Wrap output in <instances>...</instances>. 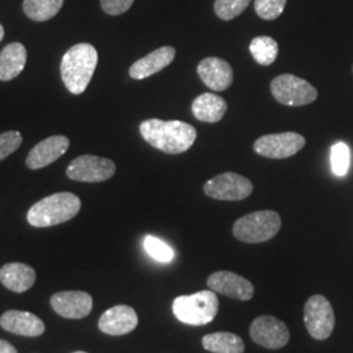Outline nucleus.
Segmentation results:
<instances>
[{
  "instance_id": "1",
  "label": "nucleus",
  "mask_w": 353,
  "mask_h": 353,
  "mask_svg": "<svg viewBox=\"0 0 353 353\" xmlns=\"http://www.w3.org/2000/svg\"><path fill=\"white\" fill-rule=\"evenodd\" d=\"M140 134L153 148L168 154L189 151L196 140V128L181 121L147 119L140 123Z\"/></svg>"
},
{
  "instance_id": "2",
  "label": "nucleus",
  "mask_w": 353,
  "mask_h": 353,
  "mask_svg": "<svg viewBox=\"0 0 353 353\" xmlns=\"http://www.w3.org/2000/svg\"><path fill=\"white\" fill-rule=\"evenodd\" d=\"M99 63V52L90 43H77L65 51L61 63V75L65 88L81 94L89 85Z\"/></svg>"
},
{
  "instance_id": "3",
  "label": "nucleus",
  "mask_w": 353,
  "mask_h": 353,
  "mask_svg": "<svg viewBox=\"0 0 353 353\" xmlns=\"http://www.w3.org/2000/svg\"><path fill=\"white\" fill-rule=\"evenodd\" d=\"M81 201L72 192H57L30 207L26 219L34 228H49L70 221L79 214Z\"/></svg>"
},
{
  "instance_id": "4",
  "label": "nucleus",
  "mask_w": 353,
  "mask_h": 353,
  "mask_svg": "<svg viewBox=\"0 0 353 353\" xmlns=\"http://www.w3.org/2000/svg\"><path fill=\"white\" fill-rule=\"evenodd\" d=\"M217 312L219 300L214 290L179 296L173 301V313L176 319L190 326H204L212 322Z\"/></svg>"
},
{
  "instance_id": "5",
  "label": "nucleus",
  "mask_w": 353,
  "mask_h": 353,
  "mask_svg": "<svg viewBox=\"0 0 353 353\" xmlns=\"http://www.w3.org/2000/svg\"><path fill=\"white\" fill-rule=\"evenodd\" d=\"M281 228V219L275 211H258L239 219L233 234L245 243H261L274 239Z\"/></svg>"
},
{
  "instance_id": "6",
  "label": "nucleus",
  "mask_w": 353,
  "mask_h": 353,
  "mask_svg": "<svg viewBox=\"0 0 353 353\" xmlns=\"http://www.w3.org/2000/svg\"><path fill=\"white\" fill-rule=\"evenodd\" d=\"M271 93L276 101L285 106H305L318 97L316 89L301 77L284 74L271 81Z\"/></svg>"
},
{
  "instance_id": "7",
  "label": "nucleus",
  "mask_w": 353,
  "mask_h": 353,
  "mask_svg": "<svg viewBox=\"0 0 353 353\" xmlns=\"http://www.w3.org/2000/svg\"><path fill=\"white\" fill-rule=\"evenodd\" d=\"M303 322L314 339H327L335 327V314L326 297L316 294L306 301L303 307Z\"/></svg>"
},
{
  "instance_id": "8",
  "label": "nucleus",
  "mask_w": 353,
  "mask_h": 353,
  "mask_svg": "<svg viewBox=\"0 0 353 353\" xmlns=\"http://www.w3.org/2000/svg\"><path fill=\"white\" fill-rule=\"evenodd\" d=\"M252 190L254 186L250 179L232 172H227L214 176L212 179H210L203 188V191L207 196L217 201H230V202L246 199L248 196L252 195Z\"/></svg>"
},
{
  "instance_id": "9",
  "label": "nucleus",
  "mask_w": 353,
  "mask_h": 353,
  "mask_svg": "<svg viewBox=\"0 0 353 353\" xmlns=\"http://www.w3.org/2000/svg\"><path fill=\"white\" fill-rule=\"evenodd\" d=\"M117 166L112 160L99 156H79L67 168V176L77 182H103L115 174Z\"/></svg>"
},
{
  "instance_id": "10",
  "label": "nucleus",
  "mask_w": 353,
  "mask_h": 353,
  "mask_svg": "<svg viewBox=\"0 0 353 353\" xmlns=\"http://www.w3.org/2000/svg\"><path fill=\"white\" fill-rule=\"evenodd\" d=\"M306 144L303 135L280 132L265 135L254 143V151L267 159H288L301 151Z\"/></svg>"
},
{
  "instance_id": "11",
  "label": "nucleus",
  "mask_w": 353,
  "mask_h": 353,
  "mask_svg": "<svg viewBox=\"0 0 353 353\" xmlns=\"http://www.w3.org/2000/svg\"><path fill=\"white\" fill-rule=\"evenodd\" d=\"M250 336L252 341L263 348L279 350L288 344L290 330L284 322L275 316H258L252 321Z\"/></svg>"
},
{
  "instance_id": "12",
  "label": "nucleus",
  "mask_w": 353,
  "mask_h": 353,
  "mask_svg": "<svg viewBox=\"0 0 353 353\" xmlns=\"http://www.w3.org/2000/svg\"><path fill=\"white\" fill-rule=\"evenodd\" d=\"M51 307L57 314L68 319H83L90 314L93 299L87 292L64 290L51 296Z\"/></svg>"
},
{
  "instance_id": "13",
  "label": "nucleus",
  "mask_w": 353,
  "mask_h": 353,
  "mask_svg": "<svg viewBox=\"0 0 353 353\" xmlns=\"http://www.w3.org/2000/svg\"><path fill=\"white\" fill-rule=\"evenodd\" d=\"M207 285L214 293L224 294L230 299L249 301L254 296V285L240 275L230 271H217L212 274L208 280Z\"/></svg>"
},
{
  "instance_id": "14",
  "label": "nucleus",
  "mask_w": 353,
  "mask_h": 353,
  "mask_svg": "<svg viewBox=\"0 0 353 353\" xmlns=\"http://www.w3.org/2000/svg\"><path fill=\"white\" fill-rule=\"evenodd\" d=\"M139 318L128 305H117L106 310L99 321V328L103 334L121 336L132 332L138 327Z\"/></svg>"
},
{
  "instance_id": "15",
  "label": "nucleus",
  "mask_w": 353,
  "mask_h": 353,
  "mask_svg": "<svg viewBox=\"0 0 353 353\" xmlns=\"http://www.w3.org/2000/svg\"><path fill=\"white\" fill-rule=\"evenodd\" d=\"M70 147V139L63 135H55L39 141L26 156V166L32 170L42 169L62 157Z\"/></svg>"
},
{
  "instance_id": "16",
  "label": "nucleus",
  "mask_w": 353,
  "mask_h": 353,
  "mask_svg": "<svg viewBox=\"0 0 353 353\" xmlns=\"http://www.w3.org/2000/svg\"><path fill=\"white\" fill-rule=\"evenodd\" d=\"M198 75L203 83L214 92L227 90L233 83V70L227 61L216 57L203 59L198 65Z\"/></svg>"
},
{
  "instance_id": "17",
  "label": "nucleus",
  "mask_w": 353,
  "mask_h": 353,
  "mask_svg": "<svg viewBox=\"0 0 353 353\" xmlns=\"http://www.w3.org/2000/svg\"><path fill=\"white\" fill-rule=\"evenodd\" d=\"M0 326L8 332L30 338L41 336L45 332V323L37 316L20 310L6 312L0 316Z\"/></svg>"
},
{
  "instance_id": "18",
  "label": "nucleus",
  "mask_w": 353,
  "mask_h": 353,
  "mask_svg": "<svg viewBox=\"0 0 353 353\" xmlns=\"http://www.w3.org/2000/svg\"><path fill=\"white\" fill-rule=\"evenodd\" d=\"M176 49L172 46H163L157 50L152 51L130 67L128 74L135 80H143L150 76L163 71L174 61Z\"/></svg>"
},
{
  "instance_id": "19",
  "label": "nucleus",
  "mask_w": 353,
  "mask_h": 353,
  "mask_svg": "<svg viewBox=\"0 0 353 353\" xmlns=\"http://www.w3.org/2000/svg\"><path fill=\"white\" fill-rule=\"evenodd\" d=\"M0 281L7 290L24 293L36 283V272L24 263H7L0 268Z\"/></svg>"
},
{
  "instance_id": "20",
  "label": "nucleus",
  "mask_w": 353,
  "mask_h": 353,
  "mask_svg": "<svg viewBox=\"0 0 353 353\" xmlns=\"http://www.w3.org/2000/svg\"><path fill=\"white\" fill-rule=\"evenodd\" d=\"M228 105L225 100L214 93H203L198 96L192 105L191 112L194 117L207 123H216L224 118L227 113Z\"/></svg>"
},
{
  "instance_id": "21",
  "label": "nucleus",
  "mask_w": 353,
  "mask_h": 353,
  "mask_svg": "<svg viewBox=\"0 0 353 353\" xmlns=\"http://www.w3.org/2000/svg\"><path fill=\"white\" fill-rule=\"evenodd\" d=\"M26 64V46L20 42H13L7 45L0 51V80H13L23 72Z\"/></svg>"
},
{
  "instance_id": "22",
  "label": "nucleus",
  "mask_w": 353,
  "mask_h": 353,
  "mask_svg": "<svg viewBox=\"0 0 353 353\" xmlns=\"http://www.w3.org/2000/svg\"><path fill=\"white\" fill-rule=\"evenodd\" d=\"M204 350L211 353H243L245 344L239 335L233 332H214L203 336Z\"/></svg>"
},
{
  "instance_id": "23",
  "label": "nucleus",
  "mask_w": 353,
  "mask_h": 353,
  "mask_svg": "<svg viewBox=\"0 0 353 353\" xmlns=\"http://www.w3.org/2000/svg\"><path fill=\"white\" fill-rule=\"evenodd\" d=\"M64 0H24L23 10L33 21H48L57 16L63 7Z\"/></svg>"
},
{
  "instance_id": "24",
  "label": "nucleus",
  "mask_w": 353,
  "mask_h": 353,
  "mask_svg": "<svg viewBox=\"0 0 353 353\" xmlns=\"http://www.w3.org/2000/svg\"><path fill=\"white\" fill-rule=\"evenodd\" d=\"M250 52L256 63L265 67L271 65L278 58V42L268 36L255 37L250 43Z\"/></svg>"
},
{
  "instance_id": "25",
  "label": "nucleus",
  "mask_w": 353,
  "mask_h": 353,
  "mask_svg": "<svg viewBox=\"0 0 353 353\" xmlns=\"http://www.w3.org/2000/svg\"><path fill=\"white\" fill-rule=\"evenodd\" d=\"M252 0H216L214 13L221 20H233L243 12Z\"/></svg>"
},
{
  "instance_id": "26",
  "label": "nucleus",
  "mask_w": 353,
  "mask_h": 353,
  "mask_svg": "<svg viewBox=\"0 0 353 353\" xmlns=\"http://www.w3.org/2000/svg\"><path fill=\"white\" fill-rule=\"evenodd\" d=\"M331 168L334 174L344 176L350 169V147L345 143H336L331 148Z\"/></svg>"
},
{
  "instance_id": "27",
  "label": "nucleus",
  "mask_w": 353,
  "mask_h": 353,
  "mask_svg": "<svg viewBox=\"0 0 353 353\" xmlns=\"http://www.w3.org/2000/svg\"><path fill=\"white\" fill-rule=\"evenodd\" d=\"M144 249L147 254L157 262L168 263L174 258V252L164 241L156 239L153 236H147L144 240Z\"/></svg>"
},
{
  "instance_id": "28",
  "label": "nucleus",
  "mask_w": 353,
  "mask_h": 353,
  "mask_svg": "<svg viewBox=\"0 0 353 353\" xmlns=\"http://www.w3.org/2000/svg\"><path fill=\"white\" fill-rule=\"evenodd\" d=\"M287 0H255L254 8L256 14L263 20H276L284 12Z\"/></svg>"
},
{
  "instance_id": "29",
  "label": "nucleus",
  "mask_w": 353,
  "mask_h": 353,
  "mask_svg": "<svg viewBox=\"0 0 353 353\" xmlns=\"http://www.w3.org/2000/svg\"><path fill=\"white\" fill-rule=\"evenodd\" d=\"M23 143V137L19 131H6L0 134V161L17 151Z\"/></svg>"
},
{
  "instance_id": "30",
  "label": "nucleus",
  "mask_w": 353,
  "mask_h": 353,
  "mask_svg": "<svg viewBox=\"0 0 353 353\" xmlns=\"http://www.w3.org/2000/svg\"><path fill=\"white\" fill-rule=\"evenodd\" d=\"M135 0H101L103 12L110 16H118L127 12Z\"/></svg>"
},
{
  "instance_id": "31",
  "label": "nucleus",
  "mask_w": 353,
  "mask_h": 353,
  "mask_svg": "<svg viewBox=\"0 0 353 353\" xmlns=\"http://www.w3.org/2000/svg\"><path fill=\"white\" fill-rule=\"evenodd\" d=\"M0 353H17V351L11 343L0 339Z\"/></svg>"
},
{
  "instance_id": "32",
  "label": "nucleus",
  "mask_w": 353,
  "mask_h": 353,
  "mask_svg": "<svg viewBox=\"0 0 353 353\" xmlns=\"http://www.w3.org/2000/svg\"><path fill=\"white\" fill-rule=\"evenodd\" d=\"M3 37H4V28L0 24V42H1Z\"/></svg>"
},
{
  "instance_id": "33",
  "label": "nucleus",
  "mask_w": 353,
  "mask_h": 353,
  "mask_svg": "<svg viewBox=\"0 0 353 353\" xmlns=\"http://www.w3.org/2000/svg\"><path fill=\"white\" fill-rule=\"evenodd\" d=\"M72 353H87V352H83V351H77V352H72Z\"/></svg>"
}]
</instances>
